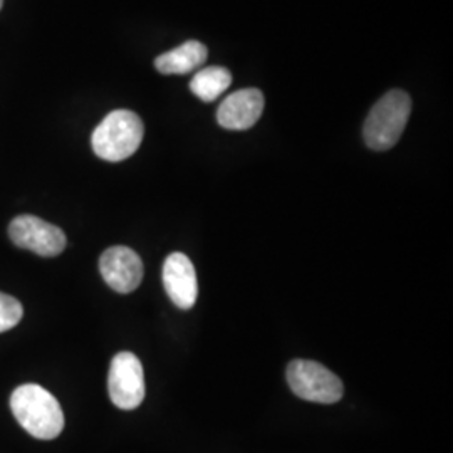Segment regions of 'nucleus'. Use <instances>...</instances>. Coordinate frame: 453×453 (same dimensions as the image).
Segmentation results:
<instances>
[{"mask_svg": "<svg viewBox=\"0 0 453 453\" xmlns=\"http://www.w3.org/2000/svg\"><path fill=\"white\" fill-rule=\"evenodd\" d=\"M262 111L264 95L259 89H241L222 101L217 110V121L226 130H249L259 121Z\"/></svg>", "mask_w": 453, "mask_h": 453, "instance_id": "nucleus-9", "label": "nucleus"}, {"mask_svg": "<svg viewBox=\"0 0 453 453\" xmlns=\"http://www.w3.org/2000/svg\"><path fill=\"white\" fill-rule=\"evenodd\" d=\"M14 245L41 257H56L65 249V232L34 215H19L9 226Z\"/></svg>", "mask_w": 453, "mask_h": 453, "instance_id": "nucleus-6", "label": "nucleus"}, {"mask_svg": "<svg viewBox=\"0 0 453 453\" xmlns=\"http://www.w3.org/2000/svg\"><path fill=\"white\" fill-rule=\"evenodd\" d=\"M288 383L296 396L321 405L338 403L344 393L342 381L334 372L308 359H294L289 363Z\"/></svg>", "mask_w": 453, "mask_h": 453, "instance_id": "nucleus-4", "label": "nucleus"}, {"mask_svg": "<svg viewBox=\"0 0 453 453\" xmlns=\"http://www.w3.org/2000/svg\"><path fill=\"white\" fill-rule=\"evenodd\" d=\"M411 113V99L402 89H393L381 97L368 114L363 136L374 151H387L396 145L403 134Z\"/></svg>", "mask_w": 453, "mask_h": 453, "instance_id": "nucleus-3", "label": "nucleus"}, {"mask_svg": "<svg viewBox=\"0 0 453 453\" xmlns=\"http://www.w3.org/2000/svg\"><path fill=\"white\" fill-rule=\"evenodd\" d=\"M232 84V74L226 67L211 65L198 71L190 81V91L195 96L205 103H211L217 97L222 96Z\"/></svg>", "mask_w": 453, "mask_h": 453, "instance_id": "nucleus-11", "label": "nucleus"}, {"mask_svg": "<svg viewBox=\"0 0 453 453\" xmlns=\"http://www.w3.org/2000/svg\"><path fill=\"white\" fill-rule=\"evenodd\" d=\"M2 4H4V0H0V9H2Z\"/></svg>", "mask_w": 453, "mask_h": 453, "instance_id": "nucleus-13", "label": "nucleus"}, {"mask_svg": "<svg viewBox=\"0 0 453 453\" xmlns=\"http://www.w3.org/2000/svg\"><path fill=\"white\" fill-rule=\"evenodd\" d=\"M145 127L142 118L128 110L108 114L93 131L91 145L101 160L123 162L136 153L143 142Z\"/></svg>", "mask_w": 453, "mask_h": 453, "instance_id": "nucleus-2", "label": "nucleus"}, {"mask_svg": "<svg viewBox=\"0 0 453 453\" xmlns=\"http://www.w3.org/2000/svg\"><path fill=\"white\" fill-rule=\"evenodd\" d=\"M11 410L19 425L39 440L59 437L65 413L59 402L39 385H22L11 395Z\"/></svg>", "mask_w": 453, "mask_h": 453, "instance_id": "nucleus-1", "label": "nucleus"}, {"mask_svg": "<svg viewBox=\"0 0 453 453\" xmlns=\"http://www.w3.org/2000/svg\"><path fill=\"white\" fill-rule=\"evenodd\" d=\"M99 271L104 282L119 294L138 289L145 273L138 254L125 245H114L104 250L99 259Z\"/></svg>", "mask_w": 453, "mask_h": 453, "instance_id": "nucleus-7", "label": "nucleus"}, {"mask_svg": "<svg viewBox=\"0 0 453 453\" xmlns=\"http://www.w3.org/2000/svg\"><path fill=\"white\" fill-rule=\"evenodd\" d=\"M108 391L114 405L121 410H134L145 400V372L142 361L130 351L113 357L108 376Z\"/></svg>", "mask_w": 453, "mask_h": 453, "instance_id": "nucleus-5", "label": "nucleus"}, {"mask_svg": "<svg viewBox=\"0 0 453 453\" xmlns=\"http://www.w3.org/2000/svg\"><path fill=\"white\" fill-rule=\"evenodd\" d=\"M209 58L207 48L198 41H187L179 48L163 52L155 59V67L162 74H188Z\"/></svg>", "mask_w": 453, "mask_h": 453, "instance_id": "nucleus-10", "label": "nucleus"}, {"mask_svg": "<svg viewBox=\"0 0 453 453\" xmlns=\"http://www.w3.org/2000/svg\"><path fill=\"white\" fill-rule=\"evenodd\" d=\"M24 316L22 304L16 297L0 292V333H5L12 327H16L19 321Z\"/></svg>", "mask_w": 453, "mask_h": 453, "instance_id": "nucleus-12", "label": "nucleus"}, {"mask_svg": "<svg viewBox=\"0 0 453 453\" xmlns=\"http://www.w3.org/2000/svg\"><path fill=\"white\" fill-rule=\"evenodd\" d=\"M163 286L177 308H194L198 297V280L192 260L181 252L170 254L163 264Z\"/></svg>", "mask_w": 453, "mask_h": 453, "instance_id": "nucleus-8", "label": "nucleus"}]
</instances>
